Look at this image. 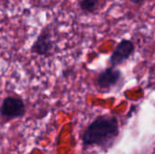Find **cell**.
Listing matches in <instances>:
<instances>
[{"mask_svg":"<svg viewBox=\"0 0 155 154\" xmlns=\"http://www.w3.org/2000/svg\"><path fill=\"white\" fill-rule=\"evenodd\" d=\"M119 133V123L115 116L100 115L86 127L82 136V143L85 147L111 148Z\"/></svg>","mask_w":155,"mask_h":154,"instance_id":"1","label":"cell"},{"mask_svg":"<svg viewBox=\"0 0 155 154\" xmlns=\"http://www.w3.org/2000/svg\"><path fill=\"white\" fill-rule=\"evenodd\" d=\"M25 113V103L18 96H7L3 100L0 105V117L5 122L20 118Z\"/></svg>","mask_w":155,"mask_h":154,"instance_id":"2","label":"cell"},{"mask_svg":"<svg viewBox=\"0 0 155 154\" xmlns=\"http://www.w3.org/2000/svg\"><path fill=\"white\" fill-rule=\"evenodd\" d=\"M135 46L133 41L129 39H123L116 45L114 51L110 56V64L111 67L116 68L117 66L124 64L126 60H128L132 54L134 53Z\"/></svg>","mask_w":155,"mask_h":154,"instance_id":"3","label":"cell"},{"mask_svg":"<svg viewBox=\"0 0 155 154\" xmlns=\"http://www.w3.org/2000/svg\"><path fill=\"white\" fill-rule=\"evenodd\" d=\"M52 33L48 27H45L37 35L35 41L31 46V52L40 56H48L53 49Z\"/></svg>","mask_w":155,"mask_h":154,"instance_id":"4","label":"cell"},{"mask_svg":"<svg viewBox=\"0 0 155 154\" xmlns=\"http://www.w3.org/2000/svg\"><path fill=\"white\" fill-rule=\"evenodd\" d=\"M123 79V74L121 70L114 67H108L97 75L96 84L102 90H110L116 86Z\"/></svg>","mask_w":155,"mask_h":154,"instance_id":"5","label":"cell"},{"mask_svg":"<svg viewBox=\"0 0 155 154\" xmlns=\"http://www.w3.org/2000/svg\"><path fill=\"white\" fill-rule=\"evenodd\" d=\"M100 0H80L79 7L83 12L85 13H94L99 5Z\"/></svg>","mask_w":155,"mask_h":154,"instance_id":"6","label":"cell"},{"mask_svg":"<svg viewBox=\"0 0 155 154\" xmlns=\"http://www.w3.org/2000/svg\"><path fill=\"white\" fill-rule=\"evenodd\" d=\"M129 1L132 2V3H134V4H142L145 0H129Z\"/></svg>","mask_w":155,"mask_h":154,"instance_id":"7","label":"cell"}]
</instances>
